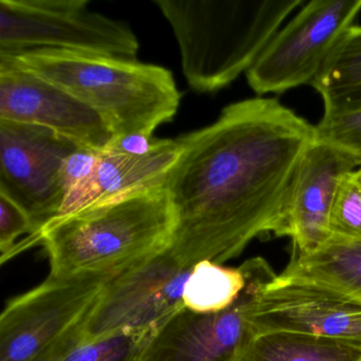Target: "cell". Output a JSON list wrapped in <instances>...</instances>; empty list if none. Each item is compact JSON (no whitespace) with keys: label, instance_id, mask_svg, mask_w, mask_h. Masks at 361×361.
Returning <instances> with one entry per match:
<instances>
[{"label":"cell","instance_id":"6da1fadb","mask_svg":"<svg viewBox=\"0 0 361 361\" xmlns=\"http://www.w3.org/2000/svg\"><path fill=\"white\" fill-rule=\"evenodd\" d=\"M314 126L274 98L232 103L210 126L178 137L166 178L174 211L171 251L185 267L223 264L276 232Z\"/></svg>","mask_w":361,"mask_h":361},{"label":"cell","instance_id":"7a4b0ae2","mask_svg":"<svg viewBox=\"0 0 361 361\" xmlns=\"http://www.w3.org/2000/svg\"><path fill=\"white\" fill-rule=\"evenodd\" d=\"M175 227L166 188H153L56 217L16 245L10 259L42 244L52 278L121 271L170 248Z\"/></svg>","mask_w":361,"mask_h":361},{"label":"cell","instance_id":"3957f363","mask_svg":"<svg viewBox=\"0 0 361 361\" xmlns=\"http://www.w3.org/2000/svg\"><path fill=\"white\" fill-rule=\"evenodd\" d=\"M0 63L28 71L94 109L116 137L153 138L172 121L181 94L173 73L136 59L59 49H35L0 56Z\"/></svg>","mask_w":361,"mask_h":361},{"label":"cell","instance_id":"277c9868","mask_svg":"<svg viewBox=\"0 0 361 361\" xmlns=\"http://www.w3.org/2000/svg\"><path fill=\"white\" fill-rule=\"evenodd\" d=\"M194 92L212 94L255 65L303 0H155Z\"/></svg>","mask_w":361,"mask_h":361},{"label":"cell","instance_id":"5b68a950","mask_svg":"<svg viewBox=\"0 0 361 361\" xmlns=\"http://www.w3.org/2000/svg\"><path fill=\"white\" fill-rule=\"evenodd\" d=\"M119 272L48 276L14 298L0 317V361L61 360L83 343L90 310Z\"/></svg>","mask_w":361,"mask_h":361},{"label":"cell","instance_id":"8992f818","mask_svg":"<svg viewBox=\"0 0 361 361\" xmlns=\"http://www.w3.org/2000/svg\"><path fill=\"white\" fill-rule=\"evenodd\" d=\"M35 49L136 59L140 44L128 23L88 0H0V56Z\"/></svg>","mask_w":361,"mask_h":361},{"label":"cell","instance_id":"52a82bcc","mask_svg":"<svg viewBox=\"0 0 361 361\" xmlns=\"http://www.w3.org/2000/svg\"><path fill=\"white\" fill-rule=\"evenodd\" d=\"M361 12V0H314L276 32L252 67L257 94H281L312 84Z\"/></svg>","mask_w":361,"mask_h":361},{"label":"cell","instance_id":"ba28073f","mask_svg":"<svg viewBox=\"0 0 361 361\" xmlns=\"http://www.w3.org/2000/svg\"><path fill=\"white\" fill-rule=\"evenodd\" d=\"M192 268L170 248L114 276L90 310L83 342L123 331L160 329L185 308L183 293Z\"/></svg>","mask_w":361,"mask_h":361},{"label":"cell","instance_id":"9c48e42d","mask_svg":"<svg viewBox=\"0 0 361 361\" xmlns=\"http://www.w3.org/2000/svg\"><path fill=\"white\" fill-rule=\"evenodd\" d=\"M252 335L290 331L361 348V300L331 285L280 274L251 302Z\"/></svg>","mask_w":361,"mask_h":361},{"label":"cell","instance_id":"30bf717a","mask_svg":"<svg viewBox=\"0 0 361 361\" xmlns=\"http://www.w3.org/2000/svg\"><path fill=\"white\" fill-rule=\"evenodd\" d=\"M79 149L49 128L0 120V194L28 215L31 235L60 214L63 164Z\"/></svg>","mask_w":361,"mask_h":361},{"label":"cell","instance_id":"8fae6325","mask_svg":"<svg viewBox=\"0 0 361 361\" xmlns=\"http://www.w3.org/2000/svg\"><path fill=\"white\" fill-rule=\"evenodd\" d=\"M247 282L238 299L217 312L183 308L153 336L139 361H233L251 334L248 310L257 293L276 276L262 257L244 262Z\"/></svg>","mask_w":361,"mask_h":361},{"label":"cell","instance_id":"7c38bea8","mask_svg":"<svg viewBox=\"0 0 361 361\" xmlns=\"http://www.w3.org/2000/svg\"><path fill=\"white\" fill-rule=\"evenodd\" d=\"M0 120L49 128L83 149L101 152L116 138L104 120L66 90L0 63Z\"/></svg>","mask_w":361,"mask_h":361},{"label":"cell","instance_id":"4fadbf2b","mask_svg":"<svg viewBox=\"0 0 361 361\" xmlns=\"http://www.w3.org/2000/svg\"><path fill=\"white\" fill-rule=\"evenodd\" d=\"M361 166L355 156L314 139L298 166L285 198L276 236H288L293 253L316 250L331 235V209L342 178Z\"/></svg>","mask_w":361,"mask_h":361},{"label":"cell","instance_id":"5bb4252c","mask_svg":"<svg viewBox=\"0 0 361 361\" xmlns=\"http://www.w3.org/2000/svg\"><path fill=\"white\" fill-rule=\"evenodd\" d=\"M179 154L177 138L154 139L145 153L113 147L99 152L92 175L65 198L59 216L133 192L164 187Z\"/></svg>","mask_w":361,"mask_h":361},{"label":"cell","instance_id":"9a60e30c","mask_svg":"<svg viewBox=\"0 0 361 361\" xmlns=\"http://www.w3.org/2000/svg\"><path fill=\"white\" fill-rule=\"evenodd\" d=\"M283 274L312 279L361 300V238L331 234L310 253H293Z\"/></svg>","mask_w":361,"mask_h":361},{"label":"cell","instance_id":"2e32d148","mask_svg":"<svg viewBox=\"0 0 361 361\" xmlns=\"http://www.w3.org/2000/svg\"><path fill=\"white\" fill-rule=\"evenodd\" d=\"M233 361H361V348L290 331L252 335Z\"/></svg>","mask_w":361,"mask_h":361},{"label":"cell","instance_id":"e0dca14e","mask_svg":"<svg viewBox=\"0 0 361 361\" xmlns=\"http://www.w3.org/2000/svg\"><path fill=\"white\" fill-rule=\"evenodd\" d=\"M310 85L324 104V114L361 109V26L348 29Z\"/></svg>","mask_w":361,"mask_h":361},{"label":"cell","instance_id":"ac0fdd59","mask_svg":"<svg viewBox=\"0 0 361 361\" xmlns=\"http://www.w3.org/2000/svg\"><path fill=\"white\" fill-rule=\"evenodd\" d=\"M247 282L245 264L224 267L221 264L202 261L192 268L183 288L185 307L208 314L227 310L238 299Z\"/></svg>","mask_w":361,"mask_h":361},{"label":"cell","instance_id":"d6986e66","mask_svg":"<svg viewBox=\"0 0 361 361\" xmlns=\"http://www.w3.org/2000/svg\"><path fill=\"white\" fill-rule=\"evenodd\" d=\"M159 329L123 331L92 342H83L59 361H139Z\"/></svg>","mask_w":361,"mask_h":361},{"label":"cell","instance_id":"ffe728a7","mask_svg":"<svg viewBox=\"0 0 361 361\" xmlns=\"http://www.w3.org/2000/svg\"><path fill=\"white\" fill-rule=\"evenodd\" d=\"M335 235L361 238V166L342 178L329 219Z\"/></svg>","mask_w":361,"mask_h":361},{"label":"cell","instance_id":"44dd1931","mask_svg":"<svg viewBox=\"0 0 361 361\" xmlns=\"http://www.w3.org/2000/svg\"><path fill=\"white\" fill-rule=\"evenodd\" d=\"M316 138L336 145L361 162V109L344 113L323 114L314 126Z\"/></svg>","mask_w":361,"mask_h":361},{"label":"cell","instance_id":"7402d4cb","mask_svg":"<svg viewBox=\"0 0 361 361\" xmlns=\"http://www.w3.org/2000/svg\"><path fill=\"white\" fill-rule=\"evenodd\" d=\"M35 232L28 215L13 200L0 194V250L1 263L10 259L16 248V240L24 233Z\"/></svg>","mask_w":361,"mask_h":361},{"label":"cell","instance_id":"603a6c76","mask_svg":"<svg viewBox=\"0 0 361 361\" xmlns=\"http://www.w3.org/2000/svg\"><path fill=\"white\" fill-rule=\"evenodd\" d=\"M98 153L94 149L80 147L66 158L62 170L65 198L92 175Z\"/></svg>","mask_w":361,"mask_h":361}]
</instances>
